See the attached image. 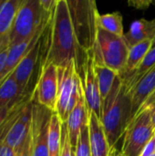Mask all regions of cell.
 <instances>
[{
  "instance_id": "cell-1",
  "label": "cell",
  "mask_w": 155,
  "mask_h": 156,
  "mask_svg": "<svg viewBox=\"0 0 155 156\" xmlns=\"http://www.w3.org/2000/svg\"><path fill=\"white\" fill-rule=\"evenodd\" d=\"M48 44L43 63L67 67L76 58L78 43L66 0H57L49 19Z\"/></svg>"
},
{
  "instance_id": "cell-2",
  "label": "cell",
  "mask_w": 155,
  "mask_h": 156,
  "mask_svg": "<svg viewBox=\"0 0 155 156\" xmlns=\"http://www.w3.org/2000/svg\"><path fill=\"white\" fill-rule=\"evenodd\" d=\"M132 101L120 75L109 95L101 101V123L111 148L123 136L131 122Z\"/></svg>"
},
{
  "instance_id": "cell-3",
  "label": "cell",
  "mask_w": 155,
  "mask_h": 156,
  "mask_svg": "<svg viewBox=\"0 0 155 156\" xmlns=\"http://www.w3.org/2000/svg\"><path fill=\"white\" fill-rule=\"evenodd\" d=\"M51 13H48L39 0H23L12 27L9 46L33 38L48 24Z\"/></svg>"
},
{
  "instance_id": "cell-4",
  "label": "cell",
  "mask_w": 155,
  "mask_h": 156,
  "mask_svg": "<svg viewBox=\"0 0 155 156\" xmlns=\"http://www.w3.org/2000/svg\"><path fill=\"white\" fill-rule=\"evenodd\" d=\"M92 48L96 65L111 69L119 75L122 73L130 49L122 37L97 27L96 39Z\"/></svg>"
},
{
  "instance_id": "cell-5",
  "label": "cell",
  "mask_w": 155,
  "mask_h": 156,
  "mask_svg": "<svg viewBox=\"0 0 155 156\" xmlns=\"http://www.w3.org/2000/svg\"><path fill=\"white\" fill-rule=\"evenodd\" d=\"M33 112V92L15 105L0 129V142L16 151L31 132Z\"/></svg>"
},
{
  "instance_id": "cell-6",
  "label": "cell",
  "mask_w": 155,
  "mask_h": 156,
  "mask_svg": "<svg viewBox=\"0 0 155 156\" xmlns=\"http://www.w3.org/2000/svg\"><path fill=\"white\" fill-rule=\"evenodd\" d=\"M78 47L83 50L93 48L97 34L98 9L91 0H66Z\"/></svg>"
},
{
  "instance_id": "cell-7",
  "label": "cell",
  "mask_w": 155,
  "mask_h": 156,
  "mask_svg": "<svg viewBox=\"0 0 155 156\" xmlns=\"http://www.w3.org/2000/svg\"><path fill=\"white\" fill-rule=\"evenodd\" d=\"M75 68L82 89V93L90 112L101 119V98L95 73L93 48L83 50L77 48Z\"/></svg>"
},
{
  "instance_id": "cell-8",
  "label": "cell",
  "mask_w": 155,
  "mask_h": 156,
  "mask_svg": "<svg viewBox=\"0 0 155 156\" xmlns=\"http://www.w3.org/2000/svg\"><path fill=\"white\" fill-rule=\"evenodd\" d=\"M154 135L152 122V109L140 110L130 122L123 134L122 154L126 156H139Z\"/></svg>"
},
{
  "instance_id": "cell-9",
  "label": "cell",
  "mask_w": 155,
  "mask_h": 156,
  "mask_svg": "<svg viewBox=\"0 0 155 156\" xmlns=\"http://www.w3.org/2000/svg\"><path fill=\"white\" fill-rule=\"evenodd\" d=\"M58 94L56 113L62 123L66 122L71 111L75 108L82 92L79 79L76 72L75 59L67 67L58 68Z\"/></svg>"
},
{
  "instance_id": "cell-10",
  "label": "cell",
  "mask_w": 155,
  "mask_h": 156,
  "mask_svg": "<svg viewBox=\"0 0 155 156\" xmlns=\"http://www.w3.org/2000/svg\"><path fill=\"white\" fill-rule=\"evenodd\" d=\"M58 94V67L51 63H43L33 90V100L38 104L56 112Z\"/></svg>"
},
{
  "instance_id": "cell-11",
  "label": "cell",
  "mask_w": 155,
  "mask_h": 156,
  "mask_svg": "<svg viewBox=\"0 0 155 156\" xmlns=\"http://www.w3.org/2000/svg\"><path fill=\"white\" fill-rule=\"evenodd\" d=\"M54 112L33 100L31 125V156H49L48 128Z\"/></svg>"
},
{
  "instance_id": "cell-12",
  "label": "cell",
  "mask_w": 155,
  "mask_h": 156,
  "mask_svg": "<svg viewBox=\"0 0 155 156\" xmlns=\"http://www.w3.org/2000/svg\"><path fill=\"white\" fill-rule=\"evenodd\" d=\"M43 34H44V32H43ZM43 34L34 43V45L31 47V48L26 54V56L21 59V61L18 63V65L11 72L12 76L17 81V83L20 86H22L26 90H27V88H28L30 80L32 78L35 67H36L37 60L39 58V56H40V52H41V48H42Z\"/></svg>"
},
{
  "instance_id": "cell-13",
  "label": "cell",
  "mask_w": 155,
  "mask_h": 156,
  "mask_svg": "<svg viewBox=\"0 0 155 156\" xmlns=\"http://www.w3.org/2000/svg\"><path fill=\"white\" fill-rule=\"evenodd\" d=\"M155 90V66L153 67L141 80L128 90L132 101L131 121L138 113L146 100Z\"/></svg>"
},
{
  "instance_id": "cell-14",
  "label": "cell",
  "mask_w": 155,
  "mask_h": 156,
  "mask_svg": "<svg viewBox=\"0 0 155 156\" xmlns=\"http://www.w3.org/2000/svg\"><path fill=\"white\" fill-rule=\"evenodd\" d=\"M65 123L68 129L71 145L75 151L80 131L84 125L89 123V110L87 108L82 92L79 98L75 108L69 113L68 120Z\"/></svg>"
},
{
  "instance_id": "cell-15",
  "label": "cell",
  "mask_w": 155,
  "mask_h": 156,
  "mask_svg": "<svg viewBox=\"0 0 155 156\" xmlns=\"http://www.w3.org/2000/svg\"><path fill=\"white\" fill-rule=\"evenodd\" d=\"M89 129L91 156H110L109 145L101 121L89 111Z\"/></svg>"
},
{
  "instance_id": "cell-16",
  "label": "cell",
  "mask_w": 155,
  "mask_h": 156,
  "mask_svg": "<svg viewBox=\"0 0 155 156\" xmlns=\"http://www.w3.org/2000/svg\"><path fill=\"white\" fill-rule=\"evenodd\" d=\"M32 92L20 86L10 73L0 82V108L15 106L30 96Z\"/></svg>"
},
{
  "instance_id": "cell-17",
  "label": "cell",
  "mask_w": 155,
  "mask_h": 156,
  "mask_svg": "<svg viewBox=\"0 0 155 156\" xmlns=\"http://www.w3.org/2000/svg\"><path fill=\"white\" fill-rule=\"evenodd\" d=\"M23 0H5L0 5V50L9 46V37L16 12Z\"/></svg>"
},
{
  "instance_id": "cell-18",
  "label": "cell",
  "mask_w": 155,
  "mask_h": 156,
  "mask_svg": "<svg viewBox=\"0 0 155 156\" xmlns=\"http://www.w3.org/2000/svg\"><path fill=\"white\" fill-rule=\"evenodd\" d=\"M122 37L129 48L147 39L153 40L155 37V19L147 20L141 18L135 20L132 23L129 31Z\"/></svg>"
},
{
  "instance_id": "cell-19",
  "label": "cell",
  "mask_w": 155,
  "mask_h": 156,
  "mask_svg": "<svg viewBox=\"0 0 155 156\" xmlns=\"http://www.w3.org/2000/svg\"><path fill=\"white\" fill-rule=\"evenodd\" d=\"M152 46L153 40L147 39L130 48L124 70L122 74H120L122 80H125L126 79H128L137 69L148 51L152 48Z\"/></svg>"
},
{
  "instance_id": "cell-20",
  "label": "cell",
  "mask_w": 155,
  "mask_h": 156,
  "mask_svg": "<svg viewBox=\"0 0 155 156\" xmlns=\"http://www.w3.org/2000/svg\"><path fill=\"white\" fill-rule=\"evenodd\" d=\"M46 27L43 30L39 31L33 38L22 41V42L15 44V45L9 46L8 55H7V61H6V67H5V78L7 75H9L15 69V68L18 65V63L21 61V59L26 56V54L28 52V50L34 45V43L43 34V32L46 29Z\"/></svg>"
},
{
  "instance_id": "cell-21",
  "label": "cell",
  "mask_w": 155,
  "mask_h": 156,
  "mask_svg": "<svg viewBox=\"0 0 155 156\" xmlns=\"http://www.w3.org/2000/svg\"><path fill=\"white\" fill-rule=\"evenodd\" d=\"M62 146V122L59 116L53 112L48 128V153L49 156H60Z\"/></svg>"
},
{
  "instance_id": "cell-22",
  "label": "cell",
  "mask_w": 155,
  "mask_h": 156,
  "mask_svg": "<svg viewBox=\"0 0 155 156\" xmlns=\"http://www.w3.org/2000/svg\"><path fill=\"white\" fill-rule=\"evenodd\" d=\"M95 73L98 80V86H99L101 101H102L104 99H106V97L111 92L112 86L115 82V80L119 74L116 71L112 70L111 69H109L101 65H96V64H95Z\"/></svg>"
},
{
  "instance_id": "cell-23",
  "label": "cell",
  "mask_w": 155,
  "mask_h": 156,
  "mask_svg": "<svg viewBox=\"0 0 155 156\" xmlns=\"http://www.w3.org/2000/svg\"><path fill=\"white\" fill-rule=\"evenodd\" d=\"M97 27H100L114 35L123 37L122 16L120 12L97 15Z\"/></svg>"
},
{
  "instance_id": "cell-24",
  "label": "cell",
  "mask_w": 155,
  "mask_h": 156,
  "mask_svg": "<svg viewBox=\"0 0 155 156\" xmlns=\"http://www.w3.org/2000/svg\"><path fill=\"white\" fill-rule=\"evenodd\" d=\"M155 66V47H153L146 56L144 57L143 60L140 64V66L137 68V69L125 80H122V83L126 87L127 90L132 89L140 80L143 76H144L153 67Z\"/></svg>"
},
{
  "instance_id": "cell-25",
  "label": "cell",
  "mask_w": 155,
  "mask_h": 156,
  "mask_svg": "<svg viewBox=\"0 0 155 156\" xmlns=\"http://www.w3.org/2000/svg\"><path fill=\"white\" fill-rule=\"evenodd\" d=\"M75 156H91L89 123L84 125L80 131L75 148Z\"/></svg>"
},
{
  "instance_id": "cell-26",
  "label": "cell",
  "mask_w": 155,
  "mask_h": 156,
  "mask_svg": "<svg viewBox=\"0 0 155 156\" xmlns=\"http://www.w3.org/2000/svg\"><path fill=\"white\" fill-rule=\"evenodd\" d=\"M60 156H75V151L71 145L66 123H62V146Z\"/></svg>"
},
{
  "instance_id": "cell-27",
  "label": "cell",
  "mask_w": 155,
  "mask_h": 156,
  "mask_svg": "<svg viewBox=\"0 0 155 156\" xmlns=\"http://www.w3.org/2000/svg\"><path fill=\"white\" fill-rule=\"evenodd\" d=\"M8 49H9V46L5 47L0 50V82L5 79V67H6Z\"/></svg>"
},
{
  "instance_id": "cell-28",
  "label": "cell",
  "mask_w": 155,
  "mask_h": 156,
  "mask_svg": "<svg viewBox=\"0 0 155 156\" xmlns=\"http://www.w3.org/2000/svg\"><path fill=\"white\" fill-rule=\"evenodd\" d=\"M15 156H31V133L28 135L25 143L16 151Z\"/></svg>"
},
{
  "instance_id": "cell-29",
  "label": "cell",
  "mask_w": 155,
  "mask_h": 156,
  "mask_svg": "<svg viewBox=\"0 0 155 156\" xmlns=\"http://www.w3.org/2000/svg\"><path fill=\"white\" fill-rule=\"evenodd\" d=\"M153 154H155V135L145 145V147L143 148L139 156H151Z\"/></svg>"
},
{
  "instance_id": "cell-30",
  "label": "cell",
  "mask_w": 155,
  "mask_h": 156,
  "mask_svg": "<svg viewBox=\"0 0 155 156\" xmlns=\"http://www.w3.org/2000/svg\"><path fill=\"white\" fill-rule=\"evenodd\" d=\"M153 3V0H129L130 5L137 9H144L149 7V5Z\"/></svg>"
},
{
  "instance_id": "cell-31",
  "label": "cell",
  "mask_w": 155,
  "mask_h": 156,
  "mask_svg": "<svg viewBox=\"0 0 155 156\" xmlns=\"http://www.w3.org/2000/svg\"><path fill=\"white\" fill-rule=\"evenodd\" d=\"M16 151L6 145L5 144L0 142V156H15Z\"/></svg>"
},
{
  "instance_id": "cell-32",
  "label": "cell",
  "mask_w": 155,
  "mask_h": 156,
  "mask_svg": "<svg viewBox=\"0 0 155 156\" xmlns=\"http://www.w3.org/2000/svg\"><path fill=\"white\" fill-rule=\"evenodd\" d=\"M13 107L14 106H12V107H2V108H0V129L2 128V126L5 123V120L9 116V114H10Z\"/></svg>"
},
{
  "instance_id": "cell-33",
  "label": "cell",
  "mask_w": 155,
  "mask_h": 156,
  "mask_svg": "<svg viewBox=\"0 0 155 156\" xmlns=\"http://www.w3.org/2000/svg\"><path fill=\"white\" fill-rule=\"evenodd\" d=\"M42 7L48 12V13H51L54 6H55V4L57 2V0H39Z\"/></svg>"
},
{
  "instance_id": "cell-34",
  "label": "cell",
  "mask_w": 155,
  "mask_h": 156,
  "mask_svg": "<svg viewBox=\"0 0 155 156\" xmlns=\"http://www.w3.org/2000/svg\"><path fill=\"white\" fill-rule=\"evenodd\" d=\"M155 105V90L153 92V94L146 100V101L143 103V105L142 106V109H145V108H153ZM136 116V115H135Z\"/></svg>"
},
{
  "instance_id": "cell-35",
  "label": "cell",
  "mask_w": 155,
  "mask_h": 156,
  "mask_svg": "<svg viewBox=\"0 0 155 156\" xmlns=\"http://www.w3.org/2000/svg\"><path fill=\"white\" fill-rule=\"evenodd\" d=\"M110 156H126L122 154V151H118L116 149V146L113 148H111V153H110Z\"/></svg>"
},
{
  "instance_id": "cell-36",
  "label": "cell",
  "mask_w": 155,
  "mask_h": 156,
  "mask_svg": "<svg viewBox=\"0 0 155 156\" xmlns=\"http://www.w3.org/2000/svg\"><path fill=\"white\" fill-rule=\"evenodd\" d=\"M152 109V122H153V129H154L155 132V105L151 108Z\"/></svg>"
},
{
  "instance_id": "cell-37",
  "label": "cell",
  "mask_w": 155,
  "mask_h": 156,
  "mask_svg": "<svg viewBox=\"0 0 155 156\" xmlns=\"http://www.w3.org/2000/svg\"><path fill=\"white\" fill-rule=\"evenodd\" d=\"M91 3H92V5H94V7L97 8V2H96V0H91ZM97 9H98V8H97Z\"/></svg>"
},
{
  "instance_id": "cell-38",
  "label": "cell",
  "mask_w": 155,
  "mask_h": 156,
  "mask_svg": "<svg viewBox=\"0 0 155 156\" xmlns=\"http://www.w3.org/2000/svg\"><path fill=\"white\" fill-rule=\"evenodd\" d=\"M153 47H155V37H154V39L153 40V46H152V48Z\"/></svg>"
},
{
  "instance_id": "cell-39",
  "label": "cell",
  "mask_w": 155,
  "mask_h": 156,
  "mask_svg": "<svg viewBox=\"0 0 155 156\" xmlns=\"http://www.w3.org/2000/svg\"><path fill=\"white\" fill-rule=\"evenodd\" d=\"M4 1H5V0H0V5L4 3Z\"/></svg>"
},
{
  "instance_id": "cell-40",
  "label": "cell",
  "mask_w": 155,
  "mask_h": 156,
  "mask_svg": "<svg viewBox=\"0 0 155 156\" xmlns=\"http://www.w3.org/2000/svg\"><path fill=\"white\" fill-rule=\"evenodd\" d=\"M153 3H155V0H153Z\"/></svg>"
},
{
  "instance_id": "cell-41",
  "label": "cell",
  "mask_w": 155,
  "mask_h": 156,
  "mask_svg": "<svg viewBox=\"0 0 155 156\" xmlns=\"http://www.w3.org/2000/svg\"><path fill=\"white\" fill-rule=\"evenodd\" d=\"M128 1H129V0H128Z\"/></svg>"
}]
</instances>
